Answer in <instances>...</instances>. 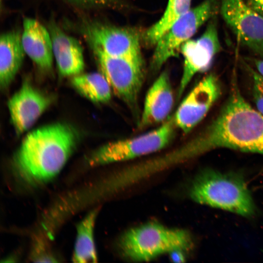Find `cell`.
<instances>
[{"instance_id":"obj_1","label":"cell","mask_w":263,"mask_h":263,"mask_svg":"<svg viewBox=\"0 0 263 263\" xmlns=\"http://www.w3.org/2000/svg\"><path fill=\"white\" fill-rule=\"evenodd\" d=\"M229 96L215 119L179 148L188 161L218 148L263 154V115L242 95L233 73Z\"/></svg>"},{"instance_id":"obj_2","label":"cell","mask_w":263,"mask_h":263,"mask_svg":"<svg viewBox=\"0 0 263 263\" xmlns=\"http://www.w3.org/2000/svg\"><path fill=\"white\" fill-rule=\"evenodd\" d=\"M77 130L58 122L37 128L24 138L13 157L20 177L30 184L46 182L62 169L79 141Z\"/></svg>"},{"instance_id":"obj_3","label":"cell","mask_w":263,"mask_h":263,"mask_svg":"<svg viewBox=\"0 0 263 263\" xmlns=\"http://www.w3.org/2000/svg\"><path fill=\"white\" fill-rule=\"evenodd\" d=\"M188 194L196 203L244 217H253L257 212L244 177L238 172L204 169L193 179Z\"/></svg>"},{"instance_id":"obj_4","label":"cell","mask_w":263,"mask_h":263,"mask_svg":"<svg viewBox=\"0 0 263 263\" xmlns=\"http://www.w3.org/2000/svg\"><path fill=\"white\" fill-rule=\"evenodd\" d=\"M119 246L122 254L134 262H148L164 254L190 250L193 242L187 230L149 222L127 230Z\"/></svg>"},{"instance_id":"obj_5","label":"cell","mask_w":263,"mask_h":263,"mask_svg":"<svg viewBox=\"0 0 263 263\" xmlns=\"http://www.w3.org/2000/svg\"><path fill=\"white\" fill-rule=\"evenodd\" d=\"M177 128L173 115L157 128L142 135L110 142L94 150L90 157L92 166L123 162L154 153L168 146Z\"/></svg>"},{"instance_id":"obj_6","label":"cell","mask_w":263,"mask_h":263,"mask_svg":"<svg viewBox=\"0 0 263 263\" xmlns=\"http://www.w3.org/2000/svg\"><path fill=\"white\" fill-rule=\"evenodd\" d=\"M101 73L112 92L132 112L138 115V98L144 80L143 64L110 56L99 48L91 46Z\"/></svg>"},{"instance_id":"obj_7","label":"cell","mask_w":263,"mask_h":263,"mask_svg":"<svg viewBox=\"0 0 263 263\" xmlns=\"http://www.w3.org/2000/svg\"><path fill=\"white\" fill-rule=\"evenodd\" d=\"M219 8L217 0H205L175 22L155 43L151 69L157 71L170 58L177 56L182 46L205 22L216 16Z\"/></svg>"},{"instance_id":"obj_8","label":"cell","mask_w":263,"mask_h":263,"mask_svg":"<svg viewBox=\"0 0 263 263\" xmlns=\"http://www.w3.org/2000/svg\"><path fill=\"white\" fill-rule=\"evenodd\" d=\"M222 49L218 36L216 16L209 20L203 35L196 39L186 41L180 52L184 58L182 75L177 91L180 99L193 77L198 73L207 71L214 56Z\"/></svg>"},{"instance_id":"obj_9","label":"cell","mask_w":263,"mask_h":263,"mask_svg":"<svg viewBox=\"0 0 263 263\" xmlns=\"http://www.w3.org/2000/svg\"><path fill=\"white\" fill-rule=\"evenodd\" d=\"M219 9L239 41L263 58V16L244 0H220Z\"/></svg>"},{"instance_id":"obj_10","label":"cell","mask_w":263,"mask_h":263,"mask_svg":"<svg viewBox=\"0 0 263 263\" xmlns=\"http://www.w3.org/2000/svg\"><path fill=\"white\" fill-rule=\"evenodd\" d=\"M221 94L218 77L209 74L204 77L180 103L173 115L177 128L187 133L206 116Z\"/></svg>"},{"instance_id":"obj_11","label":"cell","mask_w":263,"mask_h":263,"mask_svg":"<svg viewBox=\"0 0 263 263\" xmlns=\"http://www.w3.org/2000/svg\"><path fill=\"white\" fill-rule=\"evenodd\" d=\"M86 37L91 46H96L107 54L143 63L140 39L134 31L99 23L86 27Z\"/></svg>"},{"instance_id":"obj_12","label":"cell","mask_w":263,"mask_h":263,"mask_svg":"<svg viewBox=\"0 0 263 263\" xmlns=\"http://www.w3.org/2000/svg\"><path fill=\"white\" fill-rule=\"evenodd\" d=\"M52 98L24 80L7 103L10 122L17 135L28 130L50 106Z\"/></svg>"},{"instance_id":"obj_13","label":"cell","mask_w":263,"mask_h":263,"mask_svg":"<svg viewBox=\"0 0 263 263\" xmlns=\"http://www.w3.org/2000/svg\"><path fill=\"white\" fill-rule=\"evenodd\" d=\"M173 93L169 75L163 72L149 89L138 122L139 129L165 121L173 104Z\"/></svg>"},{"instance_id":"obj_14","label":"cell","mask_w":263,"mask_h":263,"mask_svg":"<svg viewBox=\"0 0 263 263\" xmlns=\"http://www.w3.org/2000/svg\"><path fill=\"white\" fill-rule=\"evenodd\" d=\"M53 55L59 74L63 76H75L84 70L83 49L75 38L64 33L55 23L49 25Z\"/></svg>"},{"instance_id":"obj_15","label":"cell","mask_w":263,"mask_h":263,"mask_svg":"<svg viewBox=\"0 0 263 263\" xmlns=\"http://www.w3.org/2000/svg\"><path fill=\"white\" fill-rule=\"evenodd\" d=\"M23 25L21 39L25 53L40 69L50 71L54 55L49 31L33 19H24Z\"/></svg>"},{"instance_id":"obj_16","label":"cell","mask_w":263,"mask_h":263,"mask_svg":"<svg viewBox=\"0 0 263 263\" xmlns=\"http://www.w3.org/2000/svg\"><path fill=\"white\" fill-rule=\"evenodd\" d=\"M25 52L21 34L12 30L2 34L0 38V85L5 90L14 80L21 68Z\"/></svg>"},{"instance_id":"obj_17","label":"cell","mask_w":263,"mask_h":263,"mask_svg":"<svg viewBox=\"0 0 263 263\" xmlns=\"http://www.w3.org/2000/svg\"><path fill=\"white\" fill-rule=\"evenodd\" d=\"M71 84L80 94L94 103H105L111 98L112 89L101 73L75 75L71 80Z\"/></svg>"},{"instance_id":"obj_18","label":"cell","mask_w":263,"mask_h":263,"mask_svg":"<svg viewBox=\"0 0 263 263\" xmlns=\"http://www.w3.org/2000/svg\"><path fill=\"white\" fill-rule=\"evenodd\" d=\"M97 211L89 213L78 224L73 260L75 263H95L97 256L94 239V227Z\"/></svg>"},{"instance_id":"obj_19","label":"cell","mask_w":263,"mask_h":263,"mask_svg":"<svg viewBox=\"0 0 263 263\" xmlns=\"http://www.w3.org/2000/svg\"><path fill=\"white\" fill-rule=\"evenodd\" d=\"M192 0H169L161 18L150 26L144 34L147 44L155 45L160 38L178 19L191 8Z\"/></svg>"},{"instance_id":"obj_20","label":"cell","mask_w":263,"mask_h":263,"mask_svg":"<svg viewBox=\"0 0 263 263\" xmlns=\"http://www.w3.org/2000/svg\"><path fill=\"white\" fill-rule=\"evenodd\" d=\"M245 65L251 76L254 103L257 111L263 115V75L250 66Z\"/></svg>"},{"instance_id":"obj_21","label":"cell","mask_w":263,"mask_h":263,"mask_svg":"<svg viewBox=\"0 0 263 263\" xmlns=\"http://www.w3.org/2000/svg\"><path fill=\"white\" fill-rule=\"evenodd\" d=\"M74 4L85 7H102L113 4L117 0H67Z\"/></svg>"},{"instance_id":"obj_22","label":"cell","mask_w":263,"mask_h":263,"mask_svg":"<svg viewBox=\"0 0 263 263\" xmlns=\"http://www.w3.org/2000/svg\"><path fill=\"white\" fill-rule=\"evenodd\" d=\"M247 4L254 10L263 16V0H248Z\"/></svg>"},{"instance_id":"obj_23","label":"cell","mask_w":263,"mask_h":263,"mask_svg":"<svg viewBox=\"0 0 263 263\" xmlns=\"http://www.w3.org/2000/svg\"><path fill=\"white\" fill-rule=\"evenodd\" d=\"M184 252L182 251H173L169 254L171 259L175 262H183L184 261L185 258L183 255Z\"/></svg>"},{"instance_id":"obj_24","label":"cell","mask_w":263,"mask_h":263,"mask_svg":"<svg viewBox=\"0 0 263 263\" xmlns=\"http://www.w3.org/2000/svg\"><path fill=\"white\" fill-rule=\"evenodd\" d=\"M251 60L254 65L255 69L263 75V59L254 58Z\"/></svg>"}]
</instances>
